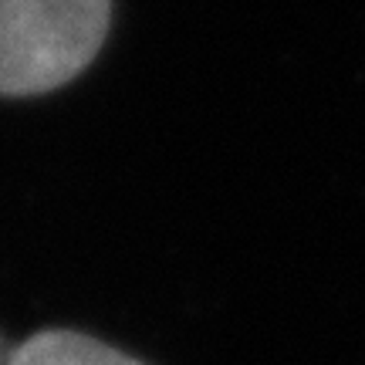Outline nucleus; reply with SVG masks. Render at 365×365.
Masks as SVG:
<instances>
[{
	"mask_svg": "<svg viewBox=\"0 0 365 365\" xmlns=\"http://www.w3.org/2000/svg\"><path fill=\"white\" fill-rule=\"evenodd\" d=\"M7 365H145V362L118 352V349L98 341L95 335H85V331L48 328V331H34L17 349H11Z\"/></svg>",
	"mask_w": 365,
	"mask_h": 365,
	"instance_id": "f03ea898",
	"label": "nucleus"
},
{
	"mask_svg": "<svg viewBox=\"0 0 365 365\" xmlns=\"http://www.w3.org/2000/svg\"><path fill=\"white\" fill-rule=\"evenodd\" d=\"M7 359H11V352L4 355V341H0V365H7Z\"/></svg>",
	"mask_w": 365,
	"mask_h": 365,
	"instance_id": "7ed1b4c3",
	"label": "nucleus"
},
{
	"mask_svg": "<svg viewBox=\"0 0 365 365\" xmlns=\"http://www.w3.org/2000/svg\"><path fill=\"white\" fill-rule=\"evenodd\" d=\"M112 0H0V95H48L102 51Z\"/></svg>",
	"mask_w": 365,
	"mask_h": 365,
	"instance_id": "f257e3e1",
	"label": "nucleus"
}]
</instances>
